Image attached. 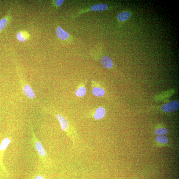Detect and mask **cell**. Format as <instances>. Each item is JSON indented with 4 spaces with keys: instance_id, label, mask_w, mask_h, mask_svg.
I'll use <instances>...</instances> for the list:
<instances>
[{
    "instance_id": "obj_1",
    "label": "cell",
    "mask_w": 179,
    "mask_h": 179,
    "mask_svg": "<svg viewBox=\"0 0 179 179\" xmlns=\"http://www.w3.org/2000/svg\"><path fill=\"white\" fill-rule=\"evenodd\" d=\"M179 102L174 101L163 105L162 110L165 112L169 113L176 111L179 109Z\"/></svg>"
},
{
    "instance_id": "obj_2",
    "label": "cell",
    "mask_w": 179,
    "mask_h": 179,
    "mask_svg": "<svg viewBox=\"0 0 179 179\" xmlns=\"http://www.w3.org/2000/svg\"><path fill=\"white\" fill-rule=\"evenodd\" d=\"M11 12V10L9 11L8 14L0 20V33L7 27L11 22L12 17Z\"/></svg>"
},
{
    "instance_id": "obj_3",
    "label": "cell",
    "mask_w": 179,
    "mask_h": 179,
    "mask_svg": "<svg viewBox=\"0 0 179 179\" xmlns=\"http://www.w3.org/2000/svg\"><path fill=\"white\" fill-rule=\"evenodd\" d=\"M56 34L57 37L62 41L68 40L70 37L69 34L60 26L56 27Z\"/></svg>"
},
{
    "instance_id": "obj_4",
    "label": "cell",
    "mask_w": 179,
    "mask_h": 179,
    "mask_svg": "<svg viewBox=\"0 0 179 179\" xmlns=\"http://www.w3.org/2000/svg\"><path fill=\"white\" fill-rule=\"evenodd\" d=\"M101 63L105 68L111 69L113 68V62L112 60L109 57L104 56L101 59Z\"/></svg>"
},
{
    "instance_id": "obj_5",
    "label": "cell",
    "mask_w": 179,
    "mask_h": 179,
    "mask_svg": "<svg viewBox=\"0 0 179 179\" xmlns=\"http://www.w3.org/2000/svg\"><path fill=\"white\" fill-rule=\"evenodd\" d=\"M30 37V34L25 31L19 32L16 35L17 39L21 42H25L29 39Z\"/></svg>"
},
{
    "instance_id": "obj_6",
    "label": "cell",
    "mask_w": 179,
    "mask_h": 179,
    "mask_svg": "<svg viewBox=\"0 0 179 179\" xmlns=\"http://www.w3.org/2000/svg\"><path fill=\"white\" fill-rule=\"evenodd\" d=\"M23 91L25 94L29 98L33 99L35 98V92L33 89L29 85L26 84L24 86Z\"/></svg>"
},
{
    "instance_id": "obj_7",
    "label": "cell",
    "mask_w": 179,
    "mask_h": 179,
    "mask_svg": "<svg viewBox=\"0 0 179 179\" xmlns=\"http://www.w3.org/2000/svg\"><path fill=\"white\" fill-rule=\"evenodd\" d=\"M56 117L60 123L62 130L66 131L68 129V120L64 117L62 115L57 114L56 115Z\"/></svg>"
},
{
    "instance_id": "obj_8",
    "label": "cell",
    "mask_w": 179,
    "mask_h": 179,
    "mask_svg": "<svg viewBox=\"0 0 179 179\" xmlns=\"http://www.w3.org/2000/svg\"><path fill=\"white\" fill-rule=\"evenodd\" d=\"M105 111L104 108L99 107L95 111L94 115V119L97 120L103 119L105 116Z\"/></svg>"
},
{
    "instance_id": "obj_9",
    "label": "cell",
    "mask_w": 179,
    "mask_h": 179,
    "mask_svg": "<svg viewBox=\"0 0 179 179\" xmlns=\"http://www.w3.org/2000/svg\"><path fill=\"white\" fill-rule=\"evenodd\" d=\"M108 6L106 4H99L92 5L90 8V10L93 11H103L107 10Z\"/></svg>"
},
{
    "instance_id": "obj_10",
    "label": "cell",
    "mask_w": 179,
    "mask_h": 179,
    "mask_svg": "<svg viewBox=\"0 0 179 179\" xmlns=\"http://www.w3.org/2000/svg\"><path fill=\"white\" fill-rule=\"evenodd\" d=\"M35 146L37 151L39 154L42 157L46 155V152L41 144L39 141H37L35 143Z\"/></svg>"
},
{
    "instance_id": "obj_11",
    "label": "cell",
    "mask_w": 179,
    "mask_h": 179,
    "mask_svg": "<svg viewBox=\"0 0 179 179\" xmlns=\"http://www.w3.org/2000/svg\"><path fill=\"white\" fill-rule=\"evenodd\" d=\"M92 92L95 96L98 97L103 96L105 94L104 89L99 87H95L93 88Z\"/></svg>"
},
{
    "instance_id": "obj_12",
    "label": "cell",
    "mask_w": 179,
    "mask_h": 179,
    "mask_svg": "<svg viewBox=\"0 0 179 179\" xmlns=\"http://www.w3.org/2000/svg\"><path fill=\"white\" fill-rule=\"evenodd\" d=\"M131 14L127 11L120 13L117 15V19L120 22H124L128 20L130 17Z\"/></svg>"
},
{
    "instance_id": "obj_13",
    "label": "cell",
    "mask_w": 179,
    "mask_h": 179,
    "mask_svg": "<svg viewBox=\"0 0 179 179\" xmlns=\"http://www.w3.org/2000/svg\"><path fill=\"white\" fill-rule=\"evenodd\" d=\"M86 93V88L82 86L76 90L75 94L77 96L79 97H84Z\"/></svg>"
},
{
    "instance_id": "obj_14",
    "label": "cell",
    "mask_w": 179,
    "mask_h": 179,
    "mask_svg": "<svg viewBox=\"0 0 179 179\" xmlns=\"http://www.w3.org/2000/svg\"><path fill=\"white\" fill-rule=\"evenodd\" d=\"M11 143V140L8 138H6L2 140L1 146H0V150L1 151H4Z\"/></svg>"
},
{
    "instance_id": "obj_15",
    "label": "cell",
    "mask_w": 179,
    "mask_h": 179,
    "mask_svg": "<svg viewBox=\"0 0 179 179\" xmlns=\"http://www.w3.org/2000/svg\"><path fill=\"white\" fill-rule=\"evenodd\" d=\"M155 133L156 135H166L168 133V131L167 129L165 128H162L161 129H158L155 130Z\"/></svg>"
},
{
    "instance_id": "obj_16",
    "label": "cell",
    "mask_w": 179,
    "mask_h": 179,
    "mask_svg": "<svg viewBox=\"0 0 179 179\" xmlns=\"http://www.w3.org/2000/svg\"><path fill=\"white\" fill-rule=\"evenodd\" d=\"M156 140L158 142L162 144H166L168 141L167 137L162 135H159L156 137Z\"/></svg>"
},
{
    "instance_id": "obj_17",
    "label": "cell",
    "mask_w": 179,
    "mask_h": 179,
    "mask_svg": "<svg viewBox=\"0 0 179 179\" xmlns=\"http://www.w3.org/2000/svg\"><path fill=\"white\" fill-rule=\"evenodd\" d=\"M65 1L62 0H56V1H54V4L56 7H60L62 5Z\"/></svg>"
},
{
    "instance_id": "obj_18",
    "label": "cell",
    "mask_w": 179,
    "mask_h": 179,
    "mask_svg": "<svg viewBox=\"0 0 179 179\" xmlns=\"http://www.w3.org/2000/svg\"><path fill=\"white\" fill-rule=\"evenodd\" d=\"M35 179H44L43 177L41 175H38L35 177Z\"/></svg>"
}]
</instances>
